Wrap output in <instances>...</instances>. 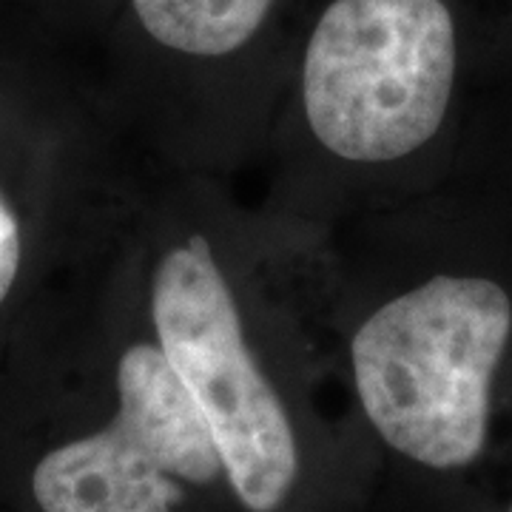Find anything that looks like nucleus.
I'll return each mask as SVG.
<instances>
[{"label":"nucleus","instance_id":"f257e3e1","mask_svg":"<svg viewBox=\"0 0 512 512\" xmlns=\"http://www.w3.org/2000/svg\"><path fill=\"white\" fill-rule=\"evenodd\" d=\"M464 43L450 0H330L302 55V109L333 157L390 165L453 123Z\"/></svg>","mask_w":512,"mask_h":512},{"label":"nucleus","instance_id":"39448f33","mask_svg":"<svg viewBox=\"0 0 512 512\" xmlns=\"http://www.w3.org/2000/svg\"><path fill=\"white\" fill-rule=\"evenodd\" d=\"M20 271V225L12 208L0 197V305L15 288Z\"/></svg>","mask_w":512,"mask_h":512},{"label":"nucleus","instance_id":"7ed1b4c3","mask_svg":"<svg viewBox=\"0 0 512 512\" xmlns=\"http://www.w3.org/2000/svg\"><path fill=\"white\" fill-rule=\"evenodd\" d=\"M29 490L40 512H242L214 433L157 339L126 345L106 421L49 447Z\"/></svg>","mask_w":512,"mask_h":512},{"label":"nucleus","instance_id":"f03ea898","mask_svg":"<svg viewBox=\"0 0 512 512\" xmlns=\"http://www.w3.org/2000/svg\"><path fill=\"white\" fill-rule=\"evenodd\" d=\"M154 339L208 421L242 512H313L299 416L259 365L211 245H171L151 276Z\"/></svg>","mask_w":512,"mask_h":512},{"label":"nucleus","instance_id":"423d86ee","mask_svg":"<svg viewBox=\"0 0 512 512\" xmlns=\"http://www.w3.org/2000/svg\"><path fill=\"white\" fill-rule=\"evenodd\" d=\"M495 512H512V490L507 493V498H504V501L498 504V510H495Z\"/></svg>","mask_w":512,"mask_h":512},{"label":"nucleus","instance_id":"20e7f679","mask_svg":"<svg viewBox=\"0 0 512 512\" xmlns=\"http://www.w3.org/2000/svg\"><path fill=\"white\" fill-rule=\"evenodd\" d=\"M276 0H131L143 32L163 49L222 57L262 29Z\"/></svg>","mask_w":512,"mask_h":512}]
</instances>
